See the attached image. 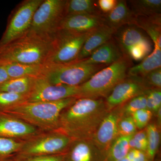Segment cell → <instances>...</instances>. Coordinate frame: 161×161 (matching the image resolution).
Returning a JSON list of instances; mask_svg holds the SVG:
<instances>
[{
    "mask_svg": "<svg viewBox=\"0 0 161 161\" xmlns=\"http://www.w3.org/2000/svg\"><path fill=\"white\" fill-rule=\"evenodd\" d=\"M109 112L103 98H78L60 113L58 131L74 140L92 139Z\"/></svg>",
    "mask_w": 161,
    "mask_h": 161,
    "instance_id": "6da1fadb",
    "label": "cell"
},
{
    "mask_svg": "<svg viewBox=\"0 0 161 161\" xmlns=\"http://www.w3.org/2000/svg\"><path fill=\"white\" fill-rule=\"evenodd\" d=\"M77 98L72 97L55 102H26L2 112L24 121L43 132L58 131L60 113Z\"/></svg>",
    "mask_w": 161,
    "mask_h": 161,
    "instance_id": "7a4b0ae2",
    "label": "cell"
},
{
    "mask_svg": "<svg viewBox=\"0 0 161 161\" xmlns=\"http://www.w3.org/2000/svg\"><path fill=\"white\" fill-rule=\"evenodd\" d=\"M51 48V39L28 31L0 47V64L16 63L45 64Z\"/></svg>",
    "mask_w": 161,
    "mask_h": 161,
    "instance_id": "3957f363",
    "label": "cell"
},
{
    "mask_svg": "<svg viewBox=\"0 0 161 161\" xmlns=\"http://www.w3.org/2000/svg\"><path fill=\"white\" fill-rule=\"evenodd\" d=\"M132 64V60L124 55L79 86L77 98H106L115 87L126 78Z\"/></svg>",
    "mask_w": 161,
    "mask_h": 161,
    "instance_id": "277c9868",
    "label": "cell"
},
{
    "mask_svg": "<svg viewBox=\"0 0 161 161\" xmlns=\"http://www.w3.org/2000/svg\"><path fill=\"white\" fill-rule=\"evenodd\" d=\"M106 66L103 64H86L82 60L62 64H44L41 77L52 84L79 86Z\"/></svg>",
    "mask_w": 161,
    "mask_h": 161,
    "instance_id": "5b68a950",
    "label": "cell"
},
{
    "mask_svg": "<svg viewBox=\"0 0 161 161\" xmlns=\"http://www.w3.org/2000/svg\"><path fill=\"white\" fill-rule=\"evenodd\" d=\"M73 140L58 131L43 132L23 141L17 154L20 158L64 153Z\"/></svg>",
    "mask_w": 161,
    "mask_h": 161,
    "instance_id": "8992f818",
    "label": "cell"
},
{
    "mask_svg": "<svg viewBox=\"0 0 161 161\" xmlns=\"http://www.w3.org/2000/svg\"><path fill=\"white\" fill-rule=\"evenodd\" d=\"M65 0H43L35 12L29 31L51 39L65 14Z\"/></svg>",
    "mask_w": 161,
    "mask_h": 161,
    "instance_id": "52a82bcc",
    "label": "cell"
},
{
    "mask_svg": "<svg viewBox=\"0 0 161 161\" xmlns=\"http://www.w3.org/2000/svg\"><path fill=\"white\" fill-rule=\"evenodd\" d=\"M92 32L76 33L59 30L52 37L51 48L45 64H62L77 60L84 43Z\"/></svg>",
    "mask_w": 161,
    "mask_h": 161,
    "instance_id": "ba28073f",
    "label": "cell"
},
{
    "mask_svg": "<svg viewBox=\"0 0 161 161\" xmlns=\"http://www.w3.org/2000/svg\"><path fill=\"white\" fill-rule=\"evenodd\" d=\"M43 0H26L16 9L9 19L0 40V47L22 36L30 28L35 12Z\"/></svg>",
    "mask_w": 161,
    "mask_h": 161,
    "instance_id": "9c48e42d",
    "label": "cell"
},
{
    "mask_svg": "<svg viewBox=\"0 0 161 161\" xmlns=\"http://www.w3.org/2000/svg\"><path fill=\"white\" fill-rule=\"evenodd\" d=\"M79 86L54 85L43 77L36 78L31 92L28 95L27 102H55L65 98L78 97Z\"/></svg>",
    "mask_w": 161,
    "mask_h": 161,
    "instance_id": "30bf717a",
    "label": "cell"
},
{
    "mask_svg": "<svg viewBox=\"0 0 161 161\" xmlns=\"http://www.w3.org/2000/svg\"><path fill=\"white\" fill-rule=\"evenodd\" d=\"M149 89L142 78L128 75L105 99L107 110L109 112Z\"/></svg>",
    "mask_w": 161,
    "mask_h": 161,
    "instance_id": "8fae6325",
    "label": "cell"
},
{
    "mask_svg": "<svg viewBox=\"0 0 161 161\" xmlns=\"http://www.w3.org/2000/svg\"><path fill=\"white\" fill-rule=\"evenodd\" d=\"M43 132L24 121L0 112V136L24 141Z\"/></svg>",
    "mask_w": 161,
    "mask_h": 161,
    "instance_id": "7c38bea8",
    "label": "cell"
},
{
    "mask_svg": "<svg viewBox=\"0 0 161 161\" xmlns=\"http://www.w3.org/2000/svg\"><path fill=\"white\" fill-rule=\"evenodd\" d=\"M107 153L92 139L74 140L65 152L63 161H106Z\"/></svg>",
    "mask_w": 161,
    "mask_h": 161,
    "instance_id": "4fadbf2b",
    "label": "cell"
},
{
    "mask_svg": "<svg viewBox=\"0 0 161 161\" xmlns=\"http://www.w3.org/2000/svg\"><path fill=\"white\" fill-rule=\"evenodd\" d=\"M120 118L119 107L110 111L101 123L92 139L96 146L105 153L119 136L117 124Z\"/></svg>",
    "mask_w": 161,
    "mask_h": 161,
    "instance_id": "5bb4252c",
    "label": "cell"
},
{
    "mask_svg": "<svg viewBox=\"0 0 161 161\" xmlns=\"http://www.w3.org/2000/svg\"><path fill=\"white\" fill-rule=\"evenodd\" d=\"M103 25V14L71 15L64 17L60 23L59 30L76 33H88Z\"/></svg>",
    "mask_w": 161,
    "mask_h": 161,
    "instance_id": "9a60e30c",
    "label": "cell"
},
{
    "mask_svg": "<svg viewBox=\"0 0 161 161\" xmlns=\"http://www.w3.org/2000/svg\"><path fill=\"white\" fill-rule=\"evenodd\" d=\"M113 36L123 54L127 57L131 48L148 39L142 29L135 25H126L119 28Z\"/></svg>",
    "mask_w": 161,
    "mask_h": 161,
    "instance_id": "2e32d148",
    "label": "cell"
},
{
    "mask_svg": "<svg viewBox=\"0 0 161 161\" xmlns=\"http://www.w3.org/2000/svg\"><path fill=\"white\" fill-rule=\"evenodd\" d=\"M123 56L112 38L94 51L88 58L82 59V61L86 64H103L108 66L117 61Z\"/></svg>",
    "mask_w": 161,
    "mask_h": 161,
    "instance_id": "e0dca14e",
    "label": "cell"
},
{
    "mask_svg": "<svg viewBox=\"0 0 161 161\" xmlns=\"http://www.w3.org/2000/svg\"><path fill=\"white\" fill-rule=\"evenodd\" d=\"M116 31V30L103 25L92 32L84 43L77 60L88 58L94 51L112 39Z\"/></svg>",
    "mask_w": 161,
    "mask_h": 161,
    "instance_id": "ac0fdd59",
    "label": "cell"
},
{
    "mask_svg": "<svg viewBox=\"0 0 161 161\" xmlns=\"http://www.w3.org/2000/svg\"><path fill=\"white\" fill-rule=\"evenodd\" d=\"M103 17L105 25L116 30L126 25H134L135 22V16L125 0L118 1L114 9Z\"/></svg>",
    "mask_w": 161,
    "mask_h": 161,
    "instance_id": "d6986e66",
    "label": "cell"
},
{
    "mask_svg": "<svg viewBox=\"0 0 161 161\" xmlns=\"http://www.w3.org/2000/svg\"><path fill=\"white\" fill-rule=\"evenodd\" d=\"M134 25L147 32L154 47L161 49V14L148 17H135Z\"/></svg>",
    "mask_w": 161,
    "mask_h": 161,
    "instance_id": "ffe728a7",
    "label": "cell"
},
{
    "mask_svg": "<svg viewBox=\"0 0 161 161\" xmlns=\"http://www.w3.org/2000/svg\"><path fill=\"white\" fill-rule=\"evenodd\" d=\"M2 65L6 69L10 78H38L42 76L44 68V64L9 63Z\"/></svg>",
    "mask_w": 161,
    "mask_h": 161,
    "instance_id": "44dd1931",
    "label": "cell"
},
{
    "mask_svg": "<svg viewBox=\"0 0 161 161\" xmlns=\"http://www.w3.org/2000/svg\"><path fill=\"white\" fill-rule=\"evenodd\" d=\"M161 67V49L154 47L152 53L141 63L132 66L128 70V75L142 78L149 72Z\"/></svg>",
    "mask_w": 161,
    "mask_h": 161,
    "instance_id": "7402d4cb",
    "label": "cell"
},
{
    "mask_svg": "<svg viewBox=\"0 0 161 161\" xmlns=\"http://www.w3.org/2000/svg\"><path fill=\"white\" fill-rule=\"evenodd\" d=\"M66 15L76 14H103L98 7V1L68 0L65 5Z\"/></svg>",
    "mask_w": 161,
    "mask_h": 161,
    "instance_id": "603a6c76",
    "label": "cell"
},
{
    "mask_svg": "<svg viewBox=\"0 0 161 161\" xmlns=\"http://www.w3.org/2000/svg\"><path fill=\"white\" fill-rule=\"evenodd\" d=\"M127 2L135 17H148L161 14V0H133Z\"/></svg>",
    "mask_w": 161,
    "mask_h": 161,
    "instance_id": "cb8c5ba5",
    "label": "cell"
},
{
    "mask_svg": "<svg viewBox=\"0 0 161 161\" xmlns=\"http://www.w3.org/2000/svg\"><path fill=\"white\" fill-rule=\"evenodd\" d=\"M36 78L31 77L10 78L0 86V92L28 95L33 87Z\"/></svg>",
    "mask_w": 161,
    "mask_h": 161,
    "instance_id": "d4e9b609",
    "label": "cell"
},
{
    "mask_svg": "<svg viewBox=\"0 0 161 161\" xmlns=\"http://www.w3.org/2000/svg\"><path fill=\"white\" fill-rule=\"evenodd\" d=\"M132 135L119 136L110 146L106 161H117L126 157L130 151L129 142Z\"/></svg>",
    "mask_w": 161,
    "mask_h": 161,
    "instance_id": "484cf974",
    "label": "cell"
},
{
    "mask_svg": "<svg viewBox=\"0 0 161 161\" xmlns=\"http://www.w3.org/2000/svg\"><path fill=\"white\" fill-rule=\"evenodd\" d=\"M120 117L131 116L132 113L139 110L147 108V96L146 92L135 96L119 107Z\"/></svg>",
    "mask_w": 161,
    "mask_h": 161,
    "instance_id": "4316f807",
    "label": "cell"
},
{
    "mask_svg": "<svg viewBox=\"0 0 161 161\" xmlns=\"http://www.w3.org/2000/svg\"><path fill=\"white\" fill-rule=\"evenodd\" d=\"M147 138V153L152 161H154L160 143V134L158 128L154 124H150L146 129Z\"/></svg>",
    "mask_w": 161,
    "mask_h": 161,
    "instance_id": "83f0119b",
    "label": "cell"
},
{
    "mask_svg": "<svg viewBox=\"0 0 161 161\" xmlns=\"http://www.w3.org/2000/svg\"><path fill=\"white\" fill-rule=\"evenodd\" d=\"M23 141L0 136V161H8L19 152Z\"/></svg>",
    "mask_w": 161,
    "mask_h": 161,
    "instance_id": "f1b7e54d",
    "label": "cell"
},
{
    "mask_svg": "<svg viewBox=\"0 0 161 161\" xmlns=\"http://www.w3.org/2000/svg\"><path fill=\"white\" fill-rule=\"evenodd\" d=\"M28 95L0 92V112L27 101Z\"/></svg>",
    "mask_w": 161,
    "mask_h": 161,
    "instance_id": "f546056e",
    "label": "cell"
},
{
    "mask_svg": "<svg viewBox=\"0 0 161 161\" xmlns=\"http://www.w3.org/2000/svg\"><path fill=\"white\" fill-rule=\"evenodd\" d=\"M152 51V45L151 42L149 40H144L138 45H136L130 49L128 53L127 57L131 60L139 61L144 59L150 54Z\"/></svg>",
    "mask_w": 161,
    "mask_h": 161,
    "instance_id": "4dcf8cb0",
    "label": "cell"
},
{
    "mask_svg": "<svg viewBox=\"0 0 161 161\" xmlns=\"http://www.w3.org/2000/svg\"><path fill=\"white\" fill-rule=\"evenodd\" d=\"M136 126L132 116L120 117L117 124L119 136L133 135L136 132Z\"/></svg>",
    "mask_w": 161,
    "mask_h": 161,
    "instance_id": "1f68e13d",
    "label": "cell"
},
{
    "mask_svg": "<svg viewBox=\"0 0 161 161\" xmlns=\"http://www.w3.org/2000/svg\"><path fill=\"white\" fill-rule=\"evenodd\" d=\"M147 108L157 113L161 108V92L159 89H150L146 92Z\"/></svg>",
    "mask_w": 161,
    "mask_h": 161,
    "instance_id": "d6a6232c",
    "label": "cell"
},
{
    "mask_svg": "<svg viewBox=\"0 0 161 161\" xmlns=\"http://www.w3.org/2000/svg\"><path fill=\"white\" fill-rule=\"evenodd\" d=\"M153 113L151 111L147 108L139 110L132 113V116L136 128L142 130L147 126L152 117Z\"/></svg>",
    "mask_w": 161,
    "mask_h": 161,
    "instance_id": "836d02e7",
    "label": "cell"
},
{
    "mask_svg": "<svg viewBox=\"0 0 161 161\" xmlns=\"http://www.w3.org/2000/svg\"><path fill=\"white\" fill-rule=\"evenodd\" d=\"M147 87L150 89L161 88V67L149 72L142 78Z\"/></svg>",
    "mask_w": 161,
    "mask_h": 161,
    "instance_id": "e575fe53",
    "label": "cell"
},
{
    "mask_svg": "<svg viewBox=\"0 0 161 161\" xmlns=\"http://www.w3.org/2000/svg\"><path fill=\"white\" fill-rule=\"evenodd\" d=\"M64 153L56 155L38 156L25 158H20L17 161H63Z\"/></svg>",
    "mask_w": 161,
    "mask_h": 161,
    "instance_id": "d590c367",
    "label": "cell"
},
{
    "mask_svg": "<svg viewBox=\"0 0 161 161\" xmlns=\"http://www.w3.org/2000/svg\"><path fill=\"white\" fill-rule=\"evenodd\" d=\"M126 157L132 161H152L147 152L136 149H130Z\"/></svg>",
    "mask_w": 161,
    "mask_h": 161,
    "instance_id": "8d00e7d4",
    "label": "cell"
},
{
    "mask_svg": "<svg viewBox=\"0 0 161 161\" xmlns=\"http://www.w3.org/2000/svg\"><path fill=\"white\" fill-rule=\"evenodd\" d=\"M117 2V0H99L98 4L101 12L103 14H107L114 9Z\"/></svg>",
    "mask_w": 161,
    "mask_h": 161,
    "instance_id": "74e56055",
    "label": "cell"
},
{
    "mask_svg": "<svg viewBox=\"0 0 161 161\" xmlns=\"http://www.w3.org/2000/svg\"><path fill=\"white\" fill-rule=\"evenodd\" d=\"M10 79L7 74L6 69L2 64H0V86Z\"/></svg>",
    "mask_w": 161,
    "mask_h": 161,
    "instance_id": "f35d334b",
    "label": "cell"
},
{
    "mask_svg": "<svg viewBox=\"0 0 161 161\" xmlns=\"http://www.w3.org/2000/svg\"><path fill=\"white\" fill-rule=\"evenodd\" d=\"M161 108L158 110L157 112V116H158V123L159 125H161Z\"/></svg>",
    "mask_w": 161,
    "mask_h": 161,
    "instance_id": "ab89813d",
    "label": "cell"
},
{
    "mask_svg": "<svg viewBox=\"0 0 161 161\" xmlns=\"http://www.w3.org/2000/svg\"><path fill=\"white\" fill-rule=\"evenodd\" d=\"M117 161H132L130 160L129 159V158H127L126 157H125V158L119 160H118Z\"/></svg>",
    "mask_w": 161,
    "mask_h": 161,
    "instance_id": "60d3db41",
    "label": "cell"
}]
</instances>
